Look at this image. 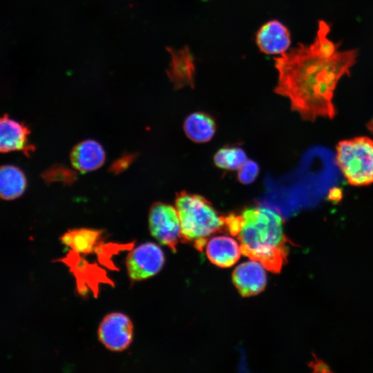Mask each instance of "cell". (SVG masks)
I'll list each match as a JSON object with an SVG mask.
<instances>
[{
    "label": "cell",
    "instance_id": "16",
    "mask_svg": "<svg viewBox=\"0 0 373 373\" xmlns=\"http://www.w3.org/2000/svg\"><path fill=\"white\" fill-rule=\"evenodd\" d=\"M216 129L215 121L204 113H193L189 115L184 122L186 135L198 143L209 141L215 134Z\"/></svg>",
    "mask_w": 373,
    "mask_h": 373
},
{
    "label": "cell",
    "instance_id": "18",
    "mask_svg": "<svg viewBox=\"0 0 373 373\" xmlns=\"http://www.w3.org/2000/svg\"><path fill=\"white\" fill-rule=\"evenodd\" d=\"M259 173L258 164L253 160H246L238 169V178L245 184L253 182Z\"/></svg>",
    "mask_w": 373,
    "mask_h": 373
},
{
    "label": "cell",
    "instance_id": "2",
    "mask_svg": "<svg viewBox=\"0 0 373 373\" xmlns=\"http://www.w3.org/2000/svg\"><path fill=\"white\" fill-rule=\"evenodd\" d=\"M227 230L238 239L242 253L278 273L289 253L281 216L264 207L245 209L240 214L225 216Z\"/></svg>",
    "mask_w": 373,
    "mask_h": 373
},
{
    "label": "cell",
    "instance_id": "14",
    "mask_svg": "<svg viewBox=\"0 0 373 373\" xmlns=\"http://www.w3.org/2000/svg\"><path fill=\"white\" fill-rule=\"evenodd\" d=\"M102 230L80 228L70 229L61 237L62 243L72 251L80 254L88 255L97 249L102 240Z\"/></svg>",
    "mask_w": 373,
    "mask_h": 373
},
{
    "label": "cell",
    "instance_id": "4",
    "mask_svg": "<svg viewBox=\"0 0 373 373\" xmlns=\"http://www.w3.org/2000/svg\"><path fill=\"white\" fill-rule=\"evenodd\" d=\"M336 162L347 182L353 186L373 183V140L365 136L340 141Z\"/></svg>",
    "mask_w": 373,
    "mask_h": 373
},
{
    "label": "cell",
    "instance_id": "17",
    "mask_svg": "<svg viewBox=\"0 0 373 373\" xmlns=\"http://www.w3.org/2000/svg\"><path fill=\"white\" fill-rule=\"evenodd\" d=\"M213 160L215 164L220 169L236 170L247 160V155L240 147H224L217 151Z\"/></svg>",
    "mask_w": 373,
    "mask_h": 373
},
{
    "label": "cell",
    "instance_id": "10",
    "mask_svg": "<svg viewBox=\"0 0 373 373\" xmlns=\"http://www.w3.org/2000/svg\"><path fill=\"white\" fill-rule=\"evenodd\" d=\"M166 49L171 57L166 75L175 89H180L186 86L193 88L195 67L189 48L184 46L180 50H174L171 47H166Z\"/></svg>",
    "mask_w": 373,
    "mask_h": 373
},
{
    "label": "cell",
    "instance_id": "12",
    "mask_svg": "<svg viewBox=\"0 0 373 373\" xmlns=\"http://www.w3.org/2000/svg\"><path fill=\"white\" fill-rule=\"evenodd\" d=\"M205 247L209 260L220 267L233 266L242 253L236 240L227 236L212 237L207 240Z\"/></svg>",
    "mask_w": 373,
    "mask_h": 373
},
{
    "label": "cell",
    "instance_id": "6",
    "mask_svg": "<svg viewBox=\"0 0 373 373\" xmlns=\"http://www.w3.org/2000/svg\"><path fill=\"white\" fill-rule=\"evenodd\" d=\"M164 261V252L157 244L146 242L138 245L126 258L129 278L134 281L148 279L160 271Z\"/></svg>",
    "mask_w": 373,
    "mask_h": 373
},
{
    "label": "cell",
    "instance_id": "13",
    "mask_svg": "<svg viewBox=\"0 0 373 373\" xmlns=\"http://www.w3.org/2000/svg\"><path fill=\"white\" fill-rule=\"evenodd\" d=\"M105 158V152L102 145L92 140L77 144L70 155L73 166L83 173L99 169L103 165Z\"/></svg>",
    "mask_w": 373,
    "mask_h": 373
},
{
    "label": "cell",
    "instance_id": "7",
    "mask_svg": "<svg viewBox=\"0 0 373 373\" xmlns=\"http://www.w3.org/2000/svg\"><path fill=\"white\" fill-rule=\"evenodd\" d=\"M99 341L108 350L122 352L133 341V325L126 315L120 312L107 314L98 327Z\"/></svg>",
    "mask_w": 373,
    "mask_h": 373
},
{
    "label": "cell",
    "instance_id": "3",
    "mask_svg": "<svg viewBox=\"0 0 373 373\" xmlns=\"http://www.w3.org/2000/svg\"><path fill=\"white\" fill-rule=\"evenodd\" d=\"M181 227V240L193 243L202 251L209 238L225 229V216H221L204 197L182 191L175 198Z\"/></svg>",
    "mask_w": 373,
    "mask_h": 373
},
{
    "label": "cell",
    "instance_id": "19",
    "mask_svg": "<svg viewBox=\"0 0 373 373\" xmlns=\"http://www.w3.org/2000/svg\"><path fill=\"white\" fill-rule=\"evenodd\" d=\"M312 367L314 372H332L330 367L324 361L315 358V361L312 362Z\"/></svg>",
    "mask_w": 373,
    "mask_h": 373
},
{
    "label": "cell",
    "instance_id": "9",
    "mask_svg": "<svg viewBox=\"0 0 373 373\" xmlns=\"http://www.w3.org/2000/svg\"><path fill=\"white\" fill-rule=\"evenodd\" d=\"M264 266L251 260L240 264L233 272V281L242 296L256 295L262 291L267 283Z\"/></svg>",
    "mask_w": 373,
    "mask_h": 373
},
{
    "label": "cell",
    "instance_id": "11",
    "mask_svg": "<svg viewBox=\"0 0 373 373\" xmlns=\"http://www.w3.org/2000/svg\"><path fill=\"white\" fill-rule=\"evenodd\" d=\"M28 127L7 115L0 117V153L22 151L26 155L35 147L28 143Z\"/></svg>",
    "mask_w": 373,
    "mask_h": 373
},
{
    "label": "cell",
    "instance_id": "15",
    "mask_svg": "<svg viewBox=\"0 0 373 373\" xmlns=\"http://www.w3.org/2000/svg\"><path fill=\"white\" fill-rule=\"evenodd\" d=\"M27 181L23 172L13 165L0 167V198L10 200L21 196L26 190Z\"/></svg>",
    "mask_w": 373,
    "mask_h": 373
},
{
    "label": "cell",
    "instance_id": "1",
    "mask_svg": "<svg viewBox=\"0 0 373 373\" xmlns=\"http://www.w3.org/2000/svg\"><path fill=\"white\" fill-rule=\"evenodd\" d=\"M329 30V24L320 20L312 44L298 43L274 58L278 73L274 92L287 97L291 109L306 120L334 117V90L356 63L357 51L338 50L339 44L327 37Z\"/></svg>",
    "mask_w": 373,
    "mask_h": 373
},
{
    "label": "cell",
    "instance_id": "8",
    "mask_svg": "<svg viewBox=\"0 0 373 373\" xmlns=\"http://www.w3.org/2000/svg\"><path fill=\"white\" fill-rule=\"evenodd\" d=\"M256 43L265 54L281 55L289 48L291 36L284 24L274 19L266 22L258 29L256 34Z\"/></svg>",
    "mask_w": 373,
    "mask_h": 373
},
{
    "label": "cell",
    "instance_id": "5",
    "mask_svg": "<svg viewBox=\"0 0 373 373\" xmlns=\"http://www.w3.org/2000/svg\"><path fill=\"white\" fill-rule=\"evenodd\" d=\"M149 227L151 236L173 252L181 240V227L175 207L162 203H154L149 213Z\"/></svg>",
    "mask_w": 373,
    "mask_h": 373
}]
</instances>
